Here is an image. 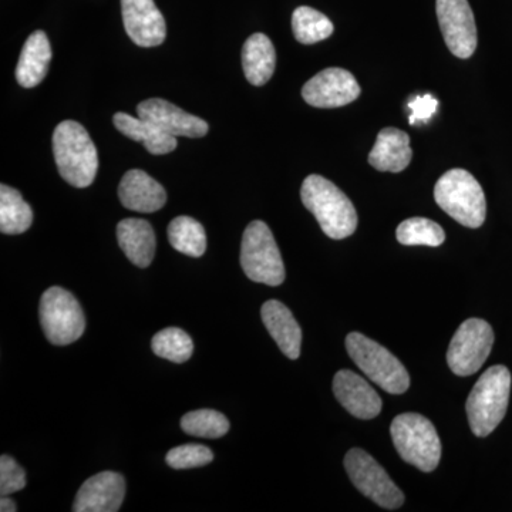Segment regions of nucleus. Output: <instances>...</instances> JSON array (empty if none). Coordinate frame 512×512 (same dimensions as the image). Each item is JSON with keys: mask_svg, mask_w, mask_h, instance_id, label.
I'll list each match as a JSON object with an SVG mask.
<instances>
[{"mask_svg": "<svg viewBox=\"0 0 512 512\" xmlns=\"http://www.w3.org/2000/svg\"><path fill=\"white\" fill-rule=\"evenodd\" d=\"M126 495V481L119 473L103 471L84 481L74 500V512H117Z\"/></svg>", "mask_w": 512, "mask_h": 512, "instance_id": "nucleus-14", "label": "nucleus"}, {"mask_svg": "<svg viewBox=\"0 0 512 512\" xmlns=\"http://www.w3.org/2000/svg\"><path fill=\"white\" fill-rule=\"evenodd\" d=\"M346 350L350 359L384 392L403 394L409 390L410 376L403 363L375 340L359 332L349 333Z\"/></svg>", "mask_w": 512, "mask_h": 512, "instance_id": "nucleus-6", "label": "nucleus"}, {"mask_svg": "<svg viewBox=\"0 0 512 512\" xmlns=\"http://www.w3.org/2000/svg\"><path fill=\"white\" fill-rule=\"evenodd\" d=\"M52 46L43 30H36L26 40L16 66V80L22 87L32 89L45 80L52 62Z\"/></svg>", "mask_w": 512, "mask_h": 512, "instance_id": "nucleus-21", "label": "nucleus"}, {"mask_svg": "<svg viewBox=\"0 0 512 512\" xmlns=\"http://www.w3.org/2000/svg\"><path fill=\"white\" fill-rule=\"evenodd\" d=\"M33 212L22 194L9 185H0V231L19 235L32 227Z\"/></svg>", "mask_w": 512, "mask_h": 512, "instance_id": "nucleus-24", "label": "nucleus"}, {"mask_svg": "<svg viewBox=\"0 0 512 512\" xmlns=\"http://www.w3.org/2000/svg\"><path fill=\"white\" fill-rule=\"evenodd\" d=\"M119 197L127 210L143 214L160 211L167 202V192L163 185L141 170H131L124 174L119 185Z\"/></svg>", "mask_w": 512, "mask_h": 512, "instance_id": "nucleus-17", "label": "nucleus"}, {"mask_svg": "<svg viewBox=\"0 0 512 512\" xmlns=\"http://www.w3.org/2000/svg\"><path fill=\"white\" fill-rule=\"evenodd\" d=\"M333 393L353 417L375 419L382 412L383 402L376 390L352 370H340L333 379Z\"/></svg>", "mask_w": 512, "mask_h": 512, "instance_id": "nucleus-16", "label": "nucleus"}, {"mask_svg": "<svg viewBox=\"0 0 512 512\" xmlns=\"http://www.w3.org/2000/svg\"><path fill=\"white\" fill-rule=\"evenodd\" d=\"M292 30L296 40L302 45H315L328 39L335 28L328 16L309 6H301L293 12Z\"/></svg>", "mask_w": 512, "mask_h": 512, "instance_id": "nucleus-26", "label": "nucleus"}, {"mask_svg": "<svg viewBox=\"0 0 512 512\" xmlns=\"http://www.w3.org/2000/svg\"><path fill=\"white\" fill-rule=\"evenodd\" d=\"M494 345V330L483 319L461 323L448 346L447 363L454 375L467 377L483 367Z\"/></svg>", "mask_w": 512, "mask_h": 512, "instance_id": "nucleus-9", "label": "nucleus"}, {"mask_svg": "<svg viewBox=\"0 0 512 512\" xmlns=\"http://www.w3.org/2000/svg\"><path fill=\"white\" fill-rule=\"evenodd\" d=\"M0 511L16 512L18 511V505H16L15 501L10 500L8 495H2V500H0Z\"/></svg>", "mask_w": 512, "mask_h": 512, "instance_id": "nucleus-33", "label": "nucleus"}, {"mask_svg": "<svg viewBox=\"0 0 512 512\" xmlns=\"http://www.w3.org/2000/svg\"><path fill=\"white\" fill-rule=\"evenodd\" d=\"M303 205L315 215L322 231L332 239L352 237L357 228V212L348 195L325 177L312 174L303 181Z\"/></svg>", "mask_w": 512, "mask_h": 512, "instance_id": "nucleus-2", "label": "nucleus"}, {"mask_svg": "<svg viewBox=\"0 0 512 512\" xmlns=\"http://www.w3.org/2000/svg\"><path fill=\"white\" fill-rule=\"evenodd\" d=\"M124 29L140 47H156L164 42L167 26L154 0H121Z\"/></svg>", "mask_w": 512, "mask_h": 512, "instance_id": "nucleus-13", "label": "nucleus"}, {"mask_svg": "<svg viewBox=\"0 0 512 512\" xmlns=\"http://www.w3.org/2000/svg\"><path fill=\"white\" fill-rule=\"evenodd\" d=\"M396 238L406 247H440L446 241V234L437 222L429 218L414 217L403 221L397 227Z\"/></svg>", "mask_w": 512, "mask_h": 512, "instance_id": "nucleus-27", "label": "nucleus"}, {"mask_svg": "<svg viewBox=\"0 0 512 512\" xmlns=\"http://www.w3.org/2000/svg\"><path fill=\"white\" fill-rule=\"evenodd\" d=\"M439 19L444 42L460 59H468L477 49V26L468 0H437Z\"/></svg>", "mask_w": 512, "mask_h": 512, "instance_id": "nucleus-11", "label": "nucleus"}, {"mask_svg": "<svg viewBox=\"0 0 512 512\" xmlns=\"http://www.w3.org/2000/svg\"><path fill=\"white\" fill-rule=\"evenodd\" d=\"M390 434L399 456L407 464L431 473L439 466L441 441L436 427L419 413L399 414L392 421Z\"/></svg>", "mask_w": 512, "mask_h": 512, "instance_id": "nucleus-5", "label": "nucleus"}, {"mask_svg": "<svg viewBox=\"0 0 512 512\" xmlns=\"http://www.w3.org/2000/svg\"><path fill=\"white\" fill-rule=\"evenodd\" d=\"M409 134L399 128L386 127L377 136L369 154V164L382 173H402L412 161Z\"/></svg>", "mask_w": 512, "mask_h": 512, "instance_id": "nucleus-19", "label": "nucleus"}, {"mask_svg": "<svg viewBox=\"0 0 512 512\" xmlns=\"http://www.w3.org/2000/svg\"><path fill=\"white\" fill-rule=\"evenodd\" d=\"M511 373L503 365L491 366L471 390L466 403L470 429L477 437H487L507 413L510 403Z\"/></svg>", "mask_w": 512, "mask_h": 512, "instance_id": "nucleus-3", "label": "nucleus"}, {"mask_svg": "<svg viewBox=\"0 0 512 512\" xmlns=\"http://www.w3.org/2000/svg\"><path fill=\"white\" fill-rule=\"evenodd\" d=\"M40 325L52 345L66 346L82 338L86 318L72 293L52 286L43 293L39 306Z\"/></svg>", "mask_w": 512, "mask_h": 512, "instance_id": "nucleus-8", "label": "nucleus"}, {"mask_svg": "<svg viewBox=\"0 0 512 512\" xmlns=\"http://www.w3.org/2000/svg\"><path fill=\"white\" fill-rule=\"evenodd\" d=\"M117 239L128 261L138 268H147L156 255V234L150 222L126 218L117 225Z\"/></svg>", "mask_w": 512, "mask_h": 512, "instance_id": "nucleus-20", "label": "nucleus"}, {"mask_svg": "<svg viewBox=\"0 0 512 512\" xmlns=\"http://www.w3.org/2000/svg\"><path fill=\"white\" fill-rule=\"evenodd\" d=\"M53 154L60 177L76 188L93 184L99 171V154L86 128L66 120L53 133Z\"/></svg>", "mask_w": 512, "mask_h": 512, "instance_id": "nucleus-1", "label": "nucleus"}, {"mask_svg": "<svg viewBox=\"0 0 512 512\" xmlns=\"http://www.w3.org/2000/svg\"><path fill=\"white\" fill-rule=\"evenodd\" d=\"M276 52L274 43L264 33L248 37L242 49V67L252 86H264L274 76Z\"/></svg>", "mask_w": 512, "mask_h": 512, "instance_id": "nucleus-23", "label": "nucleus"}, {"mask_svg": "<svg viewBox=\"0 0 512 512\" xmlns=\"http://www.w3.org/2000/svg\"><path fill=\"white\" fill-rule=\"evenodd\" d=\"M241 266L245 275L258 284H284L285 265L281 251L265 222H251L245 229L241 245Z\"/></svg>", "mask_w": 512, "mask_h": 512, "instance_id": "nucleus-7", "label": "nucleus"}, {"mask_svg": "<svg viewBox=\"0 0 512 512\" xmlns=\"http://www.w3.org/2000/svg\"><path fill=\"white\" fill-rule=\"evenodd\" d=\"M138 117L151 121L174 137L200 138L210 130L207 121L192 116L170 101L150 99L138 104Z\"/></svg>", "mask_w": 512, "mask_h": 512, "instance_id": "nucleus-15", "label": "nucleus"}, {"mask_svg": "<svg viewBox=\"0 0 512 512\" xmlns=\"http://www.w3.org/2000/svg\"><path fill=\"white\" fill-rule=\"evenodd\" d=\"M261 318L269 335L289 359L301 355L302 329L288 306L279 301H268L262 305Z\"/></svg>", "mask_w": 512, "mask_h": 512, "instance_id": "nucleus-18", "label": "nucleus"}, {"mask_svg": "<svg viewBox=\"0 0 512 512\" xmlns=\"http://www.w3.org/2000/svg\"><path fill=\"white\" fill-rule=\"evenodd\" d=\"M181 429L190 436L201 439H221L228 433L229 421L217 410H195L181 419Z\"/></svg>", "mask_w": 512, "mask_h": 512, "instance_id": "nucleus-28", "label": "nucleus"}, {"mask_svg": "<svg viewBox=\"0 0 512 512\" xmlns=\"http://www.w3.org/2000/svg\"><path fill=\"white\" fill-rule=\"evenodd\" d=\"M157 356L174 363H184L191 359L194 343L187 332L180 328H167L158 332L151 342Z\"/></svg>", "mask_w": 512, "mask_h": 512, "instance_id": "nucleus-29", "label": "nucleus"}, {"mask_svg": "<svg viewBox=\"0 0 512 512\" xmlns=\"http://www.w3.org/2000/svg\"><path fill=\"white\" fill-rule=\"evenodd\" d=\"M437 205L458 224L480 228L487 215V201L473 174L461 168L447 171L434 187Z\"/></svg>", "mask_w": 512, "mask_h": 512, "instance_id": "nucleus-4", "label": "nucleus"}, {"mask_svg": "<svg viewBox=\"0 0 512 512\" xmlns=\"http://www.w3.org/2000/svg\"><path fill=\"white\" fill-rule=\"evenodd\" d=\"M171 247L181 254L200 258L207 249V234L200 222L191 217H177L168 225Z\"/></svg>", "mask_w": 512, "mask_h": 512, "instance_id": "nucleus-25", "label": "nucleus"}, {"mask_svg": "<svg viewBox=\"0 0 512 512\" xmlns=\"http://www.w3.org/2000/svg\"><path fill=\"white\" fill-rule=\"evenodd\" d=\"M212 460H214V454L210 448L201 444H184V446L175 447L168 451L165 457L168 466L175 470L207 466Z\"/></svg>", "mask_w": 512, "mask_h": 512, "instance_id": "nucleus-30", "label": "nucleus"}, {"mask_svg": "<svg viewBox=\"0 0 512 512\" xmlns=\"http://www.w3.org/2000/svg\"><path fill=\"white\" fill-rule=\"evenodd\" d=\"M345 468L352 483L365 497L386 510L404 504V494L379 463L362 448H352L345 456Z\"/></svg>", "mask_w": 512, "mask_h": 512, "instance_id": "nucleus-10", "label": "nucleus"}, {"mask_svg": "<svg viewBox=\"0 0 512 512\" xmlns=\"http://www.w3.org/2000/svg\"><path fill=\"white\" fill-rule=\"evenodd\" d=\"M114 126L124 136L143 143L148 153L154 156L170 154L178 146L177 137L171 136L157 124L141 117H131L127 113H116L113 117Z\"/></svg>", "mask_w": 512, "mask_h": 512, "instance_id": "nucleus-22", "label": "nucleus"}, {"mask_svg": "<svg viewBox=\"0 0 512 512\" xmlns=\"http://www.w3.org/2000/svg\"><path fill=\"white\" fill-rule=\"evenodd\" d=\"M409 109L412 111L410 114L409 123L424 124L429 123L431 117L437 113L439 109V100L434 99L431 94H424V96H416L409 101Z\"/></svg>", "mask_w": 512, "mask_h": 512, "instance_id": "nucleus-32", "label": "nucleus"}, {"mask_svg": "<svg viewBox=\"0 0 512 512\" xmlns=\"http://www.w3.org/2000/svg\"><path fill=\"white\" fill-rule=\"evenodd\" d=\"M26 487V473L15 458L3 454L0 457V494L18 493Z\"/></svg>", "mask_w": 512, "mask_h": 512, "instance_id": "nucleus-31", "label": "nucleus"}, {"mask_svg": "<svg viewBox=\"0 0 512 512\" xmlns=\"http://www.w3.org/2000/svg\"><path fill=\"white\" fill-rule=\"evenodd\" d=\"M360 92L362 90L352 73L339 67H329L303 86L302 97L309 106L338 109L359 99Z\"/></svg>", "mask_w": 512, "mask_h": 512, "instance_id": "nucleus-12", "label": "nucleus"}]
</instances>
